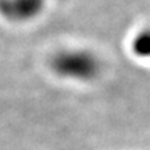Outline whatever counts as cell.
Listing matches in <instances>:
<instances>
[{
    "instance_id": "2",
    "label": "cell",
    "mask_w": 150,
    "mask_h": 150,
    "mask_svg": "<svg viewBox=\"0 0 150 150\" xmlns=\"http://www.w3.org/2000/svg\"><path fill=\"white\" fill-rule=\"evenodd\" d=\"M42 0H4L1 11L11 18H29L40 8Z\"/></svg>"
},
{
    "instance_id": "1",
    "label": "cell",
    "mask_w": 150,
    "mask_h": 150,
    "mask_svg": "<svg viewBox=\"0 0 150 150\" xmlns=\"http://www.w3.org/2000/svg\"><path fill=\"white\" fill-rule=\"evenodd\" d=\"M53 68L57 74L72 76L75 79H88L96 74V59L83 52H65L60 53L53 60Z\"/></svg>"
},
{
    "instance_id": "3",
    "label": "cell",
    "mask_w": 150,
    "mask_h": 150,
    "mask_svg": "<svg viewBox=\"0 0 150 150\" xmlns=\"http://www.w3.org/2000/svg\"><path fill=\"white\" fill-rule=\"evenodd\" d=\"M135 52L140 56H149L150 54V32H143L142 35L135 39L134 42Z\"/></svg>"
}]
</instances>
